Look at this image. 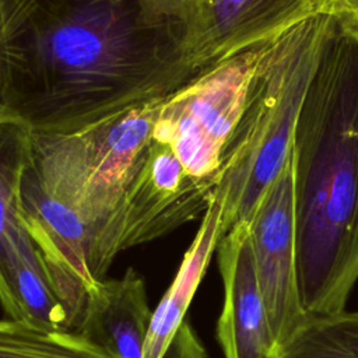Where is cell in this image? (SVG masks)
Instances as JSON below:
<instances>
[{
	"mask_svg": "<svg viewBox=\"0 0 358 358\" xmlns=\"http://www.w3.org/2000/svg\"><path fill=\"white\" fill-rule=\"evenodd\" d=\"M8 106L31 133H69L193 80L185 0H6Z\"/></svg>",
	"mask_w": 358,
	"mask_h": 358,
	"instance_id": "cell-1",
	"label": "cell"
},
{
	"mask_svg": "<svg viewBox=\"0 0 358 358\" xmlns=\"http://www.w3.org/2000/svg\"><path fill=\"white\" fill-rule=\"evenodd\" d=\"M296 271L308 316L345 310L358 280V32L333 15L291 147Z\"/></svg>",
	"mask_w": 358,
	"mask_h": 358,
	"instance_id": "cell-2",
	"label": "cell"
},
{
	"mask_svg": "<svg viewBox=\"0 0 358 358\" xmlns=\"http://www.w3.org/2000/svg\"><path fill=\"white\" fill-rule=\"evenodd\" d=\"M331 14L315 13L267 46L221 159L214 196L222 204V236L248 222L291 155L298 113Z\"/></svg>",
	"mask_w": 358,
	"mask_h": 358,
	"instance_id": "cell-3",
	"label": "cell"
},
{
	"mask_svg": "<svg viewBox=\"0 0 358 358\" xmlns=\"http://www.w3.org/2000/svg\"><path fill=\"white\" fill-rule=\"evenodd\" d=\"M162 101L81 130L29 134V158L43 189L91 227L94 248L99 228L115 210L151 141Z\"/></svg>",
	"mask_w": 358,
	"mask_h": 358,
	"instance_id": "cell-4",
	"label": "cell"
},
{
	"mask_svg": "<svg viewBox=\"0 0 358 358\" xmlns=\"http://www.w3.org/2000/svg\"><path fill=\"white\" fill-rule=\"evenodd\" d=\"M273 39L208 67L161 103L151 138L171 147L190 175L214 187L224 150L239 123L257 66Z\"/></svg>",
	"mask_w": 358,
	"mask_h": 358,
	"instance_id": "cell-5",
	"label": "cell"
},
{
	"mask_svg": "<svg viewBox=\"0 0 358 358\" xmlns=\"http://www.w3.org/2000/svg\"><path fill=\"white\" fill-rule=\"evenodd\" d=\"M214 186L190 175L175 152L151 138L115 210L96 234L101 278L115 256L186 224L207 210Z\"/></svg>",
	"mask_w": 358,
	"mask_h": 358,
	"instance_id": "cell-6",
	"label": "cell"
},
{
	"mask_svg": "<svg viewBox=\"0 0 358 358\" xmlns=\"http://www.w3.org/2000/svg\"><path fill=\"white\" fill-rule=\"evenodd\" d=\"M20 220L45 262L71 316L74 333L96 273L91 227L69 206L50 196L31 162L20 185Z\"/></svg>",
	"mask_w": 358,
	"mask_h": 358,
	"instance_id": "cell-7",
	"label": "cell"
},
{
	"mask_svg": "<svg viewBox=\"0 0 358 358\" xmlns=\"http://www.w3.org/2000/svg\"><path fill=\"white\" fill-rule=\"evenodd\" d=\"M243 224L248 227L268 322L280 345L309 317L298 287L291 155Z\"/></svg>",
	"mask_w": 358,
	"mask_h": 358,
	"instance_id": "cell-8",
	"label": "cell"
},
{
	"mask_svg": "<svg viewBox=\"0 0 358 358\" xmlns=\"http://www.w3.org/2000/svg\"><path fill=\"white\" fill-rule=\"evenodd\" d=\"M312 14L309 0H189L183 39L187 63L200 74Z\"/></svg>",
	"mask_w": 358,
	"mask_h": 358,
	"instance_id": "cell-9",
	"label": "cell"
},
{
	"mask_svg": "<svg viewBox=\"0 0 358 358\" xmlns=\"http://www.w3.org/2000/svg\"><path fill=\"white\" fill-rule=\"evenodd\" d=\"M224 303L217 338L225 358H275L271 330L256 275L246 224L234 225L217 246Z\"/></svg>",
	"mask_w": 358,
	"mask_h": 358,
	"instance_id": "cell-10",
	"label": "cell"
},
{
	"mask_svg": "<svg viewBox=\"0 0 358 358\" xmlns=\"http://www.w3.org/2000/svg\"><path fill=\"white\" fill-rule=\"evenodd\" d=\"M152 310L143 278L129 268L119 280H101L90 291L76 334L109 358H144Z\"/></svg>",
	"mask_w": 358,
	"mask_h": 358,
	"instance_id": "cell-11",
	"label": "cell"
},
{
	"mask_svg": "<svg viewBox=\"0 0 358 358\" xmlns=\"http://www.w3.org/2000/svg\"><path fill=\"white\" fill-rule=\"evenodd\" d=\"M222 204L213 199L203 214L197 234L186 250L178 273L152 310L150 330L144 347V358H159L175 331L185 322V313L207 270L210 259L222 238Z\"/></svg>",
	"mask_w": 358,
	"mask_h": 358,
	"instance_id": "cell-12",
	"label": "cell"
},
{
	"mask_svg": "<svg viewBox=\"0 0 358 358\" xmlns=\"http://www.w3.org/2000/svg\"><path fill=\"white\" fill-rule=\"evenodd\" d=\"M0 302L10 319L48 331L74 333L71 316L34 242L13 256Z\"/></svg>",
	"mask_w": 358,
	"mask_h": 358,
	"instance_id": "cell-13",
	"label": "cell"
},
{
	"mask_svg": "<svg viewBox=\"0 0 358 358\" xmlns=\"http://www.w3.org/2000/svg\"><path fill=\"white\" fill-rule=\"evenodd\" d=\"M29 134L17 119L0 122V292L13 256L32 243L20 220V185L29 159Z\"/></svg>",
	"mask_w": 358,
	"mask_h": 358,
	"instance_id": "cell-14",
	"label": "cell"
},
{
	"mask_svg": "<svg viewBox=\"0 0 358 358\" xmlns=\"http://www.w3.org/2000/svg\"><path fill=\"white\" fill-rule=\"evenodd\" d=\"M275 358H358V312L309 316Z\"/></svg>",
	"mask_w": 358,
	"mask_h": 358,
	"instance_id": "cell-15",
	"label": "cell"
},
{
	"mask_svg": "<svg viewBox=\"0 0 358 358\" xmlns=\"http://www.w3.org/2000/svg\"><path fill=\"white\" fill-rule=\"evenodd\" d=\"M0 358H109L76 333L48 331L14 319L0 320Z\"/></svg>",
	"mask_w": 358,
	"mask_h": 358,
	"instance_id": "cell-16",
	"label": "cell"
},
{
	"mask_svg": "<svg viewBox=\"0 0 358 358\" xmlns=\"http://www.w3.org/2000/svg\"><path fill=\"white\" fill-rule=\"evenodd\" d=\"M159 358H207V352L192 326L183 322Z\"/></svg>",
	"mask_w": 358,
	"mask_h": 358,
	"instance_id": "cell-17",
	"label": "cell"
},
{
	"mask_svg": "<svg viewBox=\"0 0 358 358\" xmlns=\"http://www.w3.org/2000/svg\"><path fill=\"white\" fill-rule=\"evenodd\" d=\"M7 22L6 0H0V122L14 119L8 106V59H7Z\"/></svg>",
	"mask_w": 358,
	"mask_h": 358,
	"instance_id": "cell-18",
	"label": "cell"
},
{
	"mask_svg": "<svg viewBox=\"0 0 358 358\" xmlns=\"http://www.w3.org/2000/svg\"><path fill=\"white\" fill-rule=\"evenodd\" d=\"M315 11L358 20V0H316Z\"/></svg>",
	"mask_w": 358,
	"mask_h": 358,
	"instance_id": "cell-19",
	"label": "cell"
},
{
	"mask_svg": "<svg viewBox=\"0 0 358 358\" xmlns=\"http://www.w3.org/2000/svg\"><path fill=\"white\" fill-rule=\"evenodd\" d=\"M347 18V17H345ZM351 20V18H350ZM351 22L354 24V27H355V29H357V32H358V20H351Z\"/></svg>",
	"mask_w": 358,
	"mask_h": 358,
	"instance_id": "cell-20",
	"label": "cell"
},
{
	"mask_svg": "<svg viewBox=\"0 0 358 358\" xmlns=\"http://www.w3.org/2000/svg\"><path fill=\"white\" fill-rule=\"evenodd\" d=\"M310 3H312V6H313V10H315V3H316V0H309ZM316 13V11H315Z\"/></svg>",
	"mask_w": 358,
	"mask_h": 358,
	"instance_id": "cell-21",
	"label": "cell"
}]
</instances>
